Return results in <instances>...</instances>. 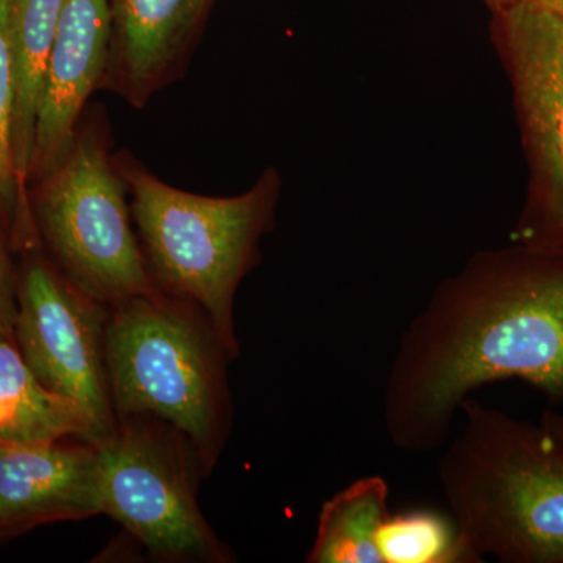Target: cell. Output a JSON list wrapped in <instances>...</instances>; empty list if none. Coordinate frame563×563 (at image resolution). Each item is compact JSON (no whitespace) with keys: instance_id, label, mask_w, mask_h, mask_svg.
Returning a JSON list of instances; mask_svg holds the SVG:
<instances>
[{"instance_id":"cell-1","label":"cell","mask_w":563,"mask_h":563,"mask_svg":"<svg viewBox=\"0 0 563 563\" xmlns=\"http://www.w3.org/2000/svg\"><path fill=\"white\" fill-rule=\"evenodd\" d=\"M506 380L563 404L562 254L481 252L437 287L393 357L385 432L398 450L431 453L474 390Z\"/></svg>"},{"instance_id":"cell-2","label":"cell","mask_w":563,"mask_h":563,"mask_svg":"<svg viewBox=\"0 0 563 563\" xmlns=\"http://www.w3.org/2000/svg\"><path fill=\"white\" fill-rule=\"evenodd\" d=\"M461 412L439 481L465 542L483 561L563 563V444L472 396Z\"/></svg>"},{"instance_id":"cell-3","label":"cell","mask_w":563,"mask_h":563,"mask_svg":"<svg viewBox=\"0 0 563 563\" xmlns=\"http://www.w3.org/2000/svg\"><path fill=\"white\" fill-rule=\"evenodd\" d=\"M106 355L118 420L144 415L173 426L209 474L231 424L232 357L206 314L162 291L114 303Z\"/></svg>"},{"instance_id":"cell-4","label":"cell","mask_w":563,"mask_h":563,"mask_svg":"<svg viewBox=\"0 0 563 563\" xmlns=\"http://www.w3.org/2000/svg\"><path fill=\"white\" fill-rule=\"evenodd\" d=\"M132 213L158 290L198 307L233 358L236 288L257 255L276 191L261 181L235 198H203L133 173Z\"/></svg>"},{"instance_id":"cell-5","label":"cell","mask_w":563,"mask_h":563,"mask_svg":"<svg viewBox=\"0 0 563 563\" xmlns=\"http://www.w3.org/2000/svg\"><path fill=\"white\" fill-rule=\"evenodd\" d=\"M201 462L173 426L135 415L99 443L101 515L163 562L228 563L233 554L198 503Z\"/></svg>"},{"instance_id":"cell-6","label":"cell","mask_w":563,"mask_h":563,"mask_svg":"<svg viewBox=\"0 0 563 563\" xmlns=\"http://www.w3.org/2000/svg\"><path fill=\"white\" fill-rule=\"evenodd\" d=\"M40 224L65 276L95 301L111 307L161 292L98 141L80 140L52 177L41 196Z\"/></svg>"},{"instance_id":"cell-7","label":"cell","mask_w":563,"mask_h":563,"mask_svg":"<svg viewBox=\"0 0 563 563\" xmlns=\"http://www.w3.org/2000/svg\"><path fill=\"white\" fill-rule=\"evenodd\" d=\"M499 13V46L531 165L528 201L514 240L563 255V18L537 0Z\"/></svg>"},{"instance_id":"cell-8","label":"cell","mask_w":563,"mask_h":563,"mask_svg":"<svg viewBox=\"0 0 563 563\" xmlns=\"http://www.w3.org/2000/svg\"><path fill=\"white\" fill-rule=\"evenodd\" d=\"M109 307L46 263L25 266L16 290L14 343L44 387L87 415L98 444L118 429L107 369Z\"/></svg>"},{"instance_id":"cell-9","label":"cell","mask_w":563,"mask_h":563,"mask_svg":"<svg viewBox=\"0 0 563 563\" xmlns=\"http://www.w3.org/2000/svg\"><path fill=\"white\" fill-rule=\"evenodd\" d=\"M96 515L99 444L66 439L0 446V531Z\"/></svg>"},{"instance_id":"cell-10","label":"cell","mask_w":563,"mask_h":563,"mask_svg":"<svg viewBox=\"0 0 563 563\" xmlns=\"http://www.w3.org/2000/svg\"><path fill=\"white\" fill-rule=\"evenodd\" d=\"M110 25V0L63 3L36 125L33 163L47 165L68 150L80 111L101 77Z\"/></svg>"},{"instance_id":"cell-11","label":"cell","mask_w":563,"mask_h":563,"mask_svg":"<svg viewBox=\"0 0 563 563\" xmlns=\"http://www.w3.org/2000/svg\"><path fill=\"white\" fill-rule=\"evenodd\" d=\"M65 0H11L10 52L13 70V141L18 174L24 181L35 157L36 125L55 33Z\"/></svg>"},{"instance_id":"cell-12","label":"cell","mask_w":563,"mask_h":563,"mask_svg":"<svg viewBox=\"0 0 563 563\" xmlns=\"http://www.w3.org/2000/svg\"><path fill=\"white\" fill-rule=\"evenodd\" d=\"M81 439L98 444L87 415L40 383L16 343L0 335V444Z\"/></svg>"},{"instance_id":"cell-13","label":"cell","mask_w":563,"mask_h":563,"mask_svg":"<svg viewBox=\"0 0 563 563\" xmlns=\"http://www.w3.org/2000/svg\"><path fill=\"white\" fill-rule=\"evenodd\" d=\"M121 60L129 79L150 84L176 57L203 0H113Z\"/></svg>"},{"instance_id":"cell-14","label":"cell","mask_w":563,"mask_h":563,"mask_svg":"<svg viewBox=\"0 0 563 563\" xmlns=\"http://www.w3.org/2000/svg\"><path fill=\"white\" fill-rule=\"evenodd\" d=\"M390 488L380 476H366L335 493L322 506L310 563H383L377 536L390 515Z\"/></svg>"},{"instance_id":"cell-15","label":"cell","mask_w":563,"mask_h":563,"mask_svg":"<svg viewBox=\"0 0 563 563\" xmlns=\"http://www.w3.org/2000/svg\"><path fill=\"white\" fill-rule=\"evenodd\" d=\"M383 563H481L454 518L429 509L388 515L377 536Z\"/></svg>"},{"instance_id":"cell-16","label":"cell","mask_w":563,"mask_h":563,"mask_svg":"<svg viewBox=\"0 0 563 563\" xmlns=\"http://www.w3.org/2000/svg\"><path fill=\"white\" fill-rule=\"evenodd\" d=\"M11 0H0V218L13 231L25 233L22 181L14 158V87L10 52Z\"/></svg>"},{"instance_id":"cell-17","label":"cell","mask_w":563,"mask_h":563,"mask_svg":"<svg viewBox=\"0 0 563 563\" xmlns=\"http://www.w3.org/2000/svg\"><path fill=\"white\" fill-rule=\"evenodd\" d=\"M16 321V291L11 280L9 258L0 240V335L14 342Z\"/></svg>"},{"instance_id":"cell-18","label":"cell","mask_w":563,"mask_h":563,"mask_svg":"<svg viewBox=\"0 0 563 563\" xmlns=\"http://www.w3.org/2000/svg\"><path fill=\"white\" fill-rule=\"evenodd\" d=\"M540 424H542L555 440H559V442L563 444V415L554 412V410H547V412L542 415Z\"/></svg>"},{"instance_id":"cell-19","label":"cell","mask_w":563,"mask_h":563,"mask_svg":"<svg viewBox=\"0 0 563 563\" xmlns=\"http://www.w3.org/2000/svg\"><path fill=\"white\" fill-rule=\"evenodd\" d=\"M537 2L563 18V0H537Z\"/></svg>"},{"instance_id":"cell-20","label":"cell","mask_w":563,"mask_h":563,"mask_svg":"<svg viewBox=\"0 0 563 563\" xmlns=\"http://www.w3.org/2000/svg\"><path fill=\"white\" fill-rule=\"evenodd\" d=\"M490 2V5L496 11H501L503 9H506V7H509L510 3L515 2V0H488Z\"/></svg>"},{"instance_id":"cell-21","label":"cell","mask_w":563,"mask_h":563,"mask_svg":"<svg viewBox=\"0 0 563 563\" xmlns=\"http://www.w3.org/2000/svg\"><path fill=\"white\" fill-rule=\"evenodd\" d=\"M0 446H2V444H0Z\"/></svg>"}]
</instances>
